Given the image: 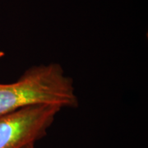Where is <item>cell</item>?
Wrapping results in <instances>:
<instances>
[{
	"label": "cell",
	"mask_w": 148,
	"mask_h": 148,
	"mask_svg": "<svg viewBox=\"0 0 148 148\" xmlns=\"http://www.w3.org/2000/svg\"><path fill=\"white\" fill-rule=\"evenodd\" d=\"M34 106L78 107L73 80L59 64L32 66L16 82L0 83V117Z\"/></svg>",
	"instance_id": "1"
},
{
	"label": "cell",
	"mask_w": 148,
	"mask_h": 148,
	"mask_svg": "<svg viewBox=\"0 0 148 148\" xmlns=\"http://www.w3.org/2000/svg\"><path fill=\"white\" fill-rule=\"evenodd\" d=\"M62 109L34 106L0 117V148H24L35 144L47 130Z\"/></svg>",
	"instance_id": "2"
},
{
	"label": "cell",
	"mask_w": 148,
	"mask_h": 148,
	"mask_svg": "<svg viewBox=\"0 0 148 148\" xmlns=\"http://www.w3.org/2000/svg\"><path fill=\"white\" fill-rule=\"evenodd\" d=\"M24 148H35V144H31V145H28L26 147Z\"/></svg>",
	"instance_id": "3"
}]
</instances>
